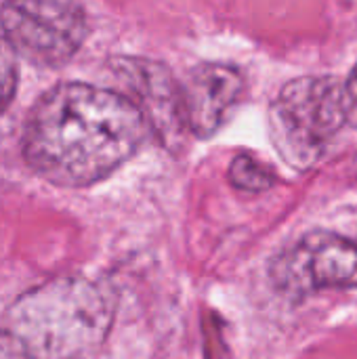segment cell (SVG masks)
<instances>
[{
  "mask_svg": "<svg viewBox=\"0 0 357 359\" xmlns=\"http://www.w3.org/2000/svg\"><path fill=\"white\" fill-rule=\"evenodd\" d=\"M149 135L143 116L122 93L65 82L34 105L23 156L42 179L82 187L128 162Z\"/></svg>",
  "mask_w": 357,
  "mask_h": 359,
  "instance_id": "cell-1",
  "label": "cell"
},
{
  "mask_svg": "<svg viewBox=\"0 0 357 359\" xmlns=\"http://www.w3.org/2000/svg\"><path fill=\"white\" fill-rule=\"evenodd\" d=\"M112 324L109 292L84 276L34 286L8 309V334L32 359H84L103 345Z\"/></svg>",
  "mask_w": 357,
  "mask_h": 359,
  "instance_id": "cell-2",
  "label": "cell"
},
{
  "mask_svg": "<svg viewBox=\"0 0 357 359\" xmlns=\"http://www.w3.org/2000/svg\"><path fill=\"white\" fill-rule=\"evenodd\" d=\"M347 124L343 82L335 76L290 80L269 107L271 141L295 170L314 168Z\"/></svg>",
  "mask_w": 357,
  "mask_h": 359,
  "instance_id": "cell-3",
  "label": "cell"
},
{
  "mask_svg": "<svg viewBox=\"0 0 357 359\" xmlns=\"http://www.w3.org/2000/svg\"><path fill=\"white\" fill-rule=\"evenodd\" d=\"M269 278L295 303L322 290L357 288V246L330 231H309L276 255Z\"/></svg>",
  "mask_w": 357,
  "mask_h": 359,
  "instance_id": "cell-4",
  "label": "cell"
},
{
  "mask_svg": "<svg viewBox=\"0 0 357 359\" xmlns=\"http://www.w3.org/2000/svg\"><path fill=\"white\" fill-rule=\"evenodd\" d=\"M4 42L29 63L55 67L86 38V13L74 2H6L0 6Z\"/></svg>",
  "mask_w": 357,
  "mask_h": 359,
  "instance_id": "cell-5",
  "label": "cell"
},
{
  "mask_svg": "<svg viewBox=\"0 0 357 359\" xmlns=\"http://www.w3.org/2000/svg\"><path fill=\"white\" fill-rule=\"evenodd\" d=\"M116 76L122 80V93L143 116L149 133L158 135L164 145H177L185 130L181 86L160 63L145 59H120Z\"/></svg>",
  "mask_w": 357,
  "mask_h": 359,
  "instance_id": "cell-6",
  "label": "cell"
},
{
  "mask_svg": "<svg viewBox=\"0 0 357 359\" xmlns=\"http://www.w3.org/2000/svg\"><path fill=\"white\" fill-rule=\"evenodd\" d=\"M244 86V76L234 65H198L181 88L187 130L200 139L213 137L238 109Z\"/></svg>",
  "mask_w": 357,
  "mask_h": 359,
  "instance_id": "cell-7",
  "label": "cell"
},
{
  "mask_svg": "<svg viewBox=\"0 0 357 359\" xmlns=\"http://www.w3.org/2000/svg\"><path fill=\"white\" fill-rule=\"evenodd\" d=\"M229 181L242 191L259 194L269 189L276 179L257 158H252L250 154H240L229 166Z\"/></svg>",
  "mask_w": 357,
  "mask_h": 359,
  "instance_id": "cell-8",
  "label": "cell"
},
{
  "mask_svg": "<svg viewBox=\"0 0 357 359\" xmlns=\"http://www.w3.org/2000/svg\"><path fill=\"white\" fill-rule=\"evenodd\" d=\"M17 90V55L0 38V111L6 109Z\"/></svg>",
  "mask_w": 357,
  "mask_h": 359,
  "instance_id": "cell-9",
  "label": "cell"
},
{
  "mask_svg": "<svg viewBox=\"0 0 357 359\" xmlns=\"http://www.w3.org/2000/svg\"><path fill=\"white\" fill-rule=\"evenodd\" d=\"M343 99H345V114H347V124L357 128V63L351 69L349 78L343 82Z\"/></svg>",
  "mask_w": 357,
  "mask_h": 359,
  "instance_id": "cell-10",
  "label": "cell"
},
{
  "mask_svg": "<svg viewBox=\"0 0 357 359\" xmlns=\"http://www.w3.org/2000/svg\"><path fill=\"white\" fill-rule=\"evenodd\" d=\"M0 359H32L29 353L19 345L15 337L8 332H0Z\"/></svg>",
  "mask_w": 357,
  "mask_h": 359,
  "instance_id": "cell-11",
  "label": "cell"
}]
</instances>
